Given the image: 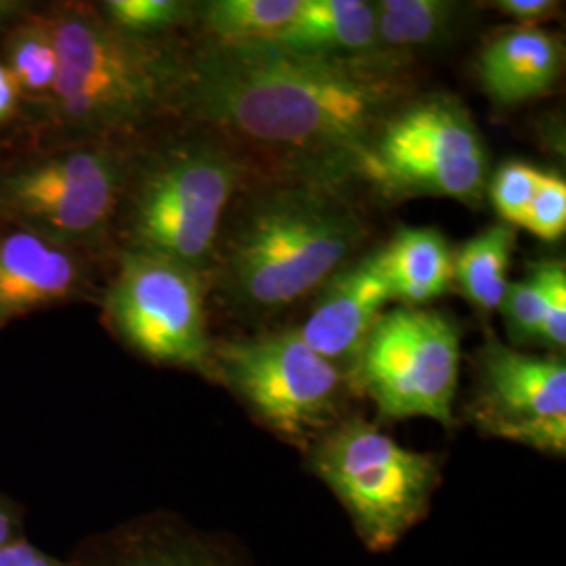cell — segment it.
Wrapping results in <instances>:
<instances>
[{"instance_id": "6da1fadb", "label": "cell", "mask_w": 566, "mask_h": 566, "mask_svg": "<svg viewBox=\"0 0 566 566\" xmlns=\"http://www.w3.org/2000/svg\"><path fill=\"white\" fill-rule=\"evenodd\" d=\"M401 60L338 57L280 42H217L189 70V99L235 149L271 156L301 179L364 177L374 139L407 102Z\"/></svg>"}, {"instance_id": "7a4b0ae2", "label": "cell", "mask_w": 566, "mask_h": 566, "mask_svg": "<svg viewBox=\"0 0 566 566\" xmlns=\"http://www.w3.org/2000/svg\"><path fill=\"white\" fill-rule=\"evenodd\" d=\"M367 240V224L336 182L292 177L238 208L221 250V283L233 306L271 317L319 290Z\"/></svg>"}, {"instance_id": "3957f363", "label": "cell", "mask_w": 566, "mask_h": 566, "mask_svg": "<svg viewBox=\"0 0 566 566\" xmlns=\"http://www.w3.org/2000/svg\"><path fill=\"white\" fill-rule=\"evenodd\" d=\"M61 116L82 128L122 130L154 116L182 84L179 63L160 46L86 13L53 30Z\"/></svg>"}, {"instance_id": "277c9868", "label": "cell", "mask_w": 566, "mask_h": 566, "mask_svg": "<svg viewBox=\"0 0 566 566\" xmlns=\"http://www.w3.org/2000/svg\"><path fill=\"white\" fill-rule=\"evenodd\" d=\"M308 470L343 504L369 552L397 546L428 514L441 460L399 446L378 426L348 413L304 451Z\"/></svg>"}, {"instance_id": "5b68a950", "label": "cell", "mask_w": 566, "mask_h": 566, "mask_svg": "<svg viewBox=\"0 0 566 566\" xmlns=\"http://www.w3.org/2000/svg\"><path fill=\"white\" fill-rule=\"evenodd\" d=\"M212 378L254 422L306 451L348 416L350 376L317 355L296 327L212 344Z\"/></svg>"}, {"instance_id": "8992f818", "label": "cell", "mask_w": 566, "mask_h": 566, "mask_svg": "<svg viewBox=\"0 0 566 566\" xmlns=\"http://www.w3.org/2000/svg\"><path fill=\"white\" fill-rule=\"evenodd\" d=\"M221 143L182 145L145 172L130 214L135 252L198 273L217 259L224 212L245 179L242 154Z\"/></svg>"}, {"instance_id": "52a82bcc", "label": "cell", "mask_w": 566, "mask_h": 566, "mask_svg": "<svg viewBox=\"0 0 566 566\" xmlns=\"http://www.w3.org/2000/svg\"><path fill=\"white\" fill-rule=\"evenodd\" d=\"M386 198L434 196L481 206L485 142L464 103L449 95L405 102L380 126L364 168Z\"/></svg>"}, {"instance_id": "ba28073f", "label": "cell", "mask_w": 566, "mask_h": 566, "mask_svg": "<svg viewBox=\"0 0 566 566\" xmlns=\"http://www.w3.org/2000/svg\"><path fill=\"white\" fill-rule=\"evenodd\" d=\"M462 343L455 322L426 306L386 311L350 369L355 395L376 405L385 422L428 418L455 426Z\"/></svg>"}, {"instance_id": "9c48e42d", "label": "cell", "mask_w": 566, "mask_h": 566, "mask_svg": "<svg viewBox=\"0 0 566 566\" xmlns=\"http://www.w3.org/2000/svg\"><path fill=\"white\" fill-rule=\"evenodd\" d=\"M109 322L139 355L212 378L202 273L145 252H126L107 294Z\"/></svg>"}, {"instance_id": "30bf717a", "label": "cell", "mask_w": 566, "mask_h": 566, "mask_svg": "<svg viewBox=\"0 0 566 566\" xmlns=\"http://www.w3.org/2000/svg\"><path fill=\"white\" fill-rule=\"evenodd\" d=\"M465 416L486 437L565 458V357L533 355L489 336L476 355Z\"/></svg>"}, {"instance_id": "8fae6325", "label": "cell", "mask_w": 566, "mask_h": 566, "mask_svg": "<svg viewBox=\"0 0 566 566\" xmlns=\"http://www.w3.org/2000/svg\"><path fill=\"white\" fill-rule=\"evenodd\" d=\"M120 168L97 149H82L21 170L7 181V200L32 223L60 238H88L112 219Z\"/></svg>"}, {"instance_id": "7c38bea8", "label": "cell", "mask_w": 566, "mask_h": 566, "mask_svg": "<svg viewBox=\"0 0 566 566\" xmlns=\"http://www.w3.org/2000/svg\"><path fill=\"white\" fill-rule=\"evenodd\" d=\"M395 301L385 248L344 264L319 287L308 317L296 332L304 343L350 376L367 334Z\"/></svg>"}, {"instance_id": "4fadbf2b", "label": "cell", "mask_w": 566, "mask_h": 566, "mask_svg": "<svg viewBox=\"0 0 566 566\" xmlns=\"http://www.w3.org/2000/svg\"><path fill=\"white\" fill-rule=\"evenodd\" d=\"M72 566H248L238 547L172 516H147L120 526Z\"/></svg>"}, {"instance_id": "5bb4252c", "label": "cell", "mask_w": 566, "mask_h": 566, "mask_svg": "<svg viewBox=\"0 0 566 566\" xmlns=\"http://www.w3.org/2000/svg\"><path fill=\"white\" fill-rule=\"evenodd\" d=\"M565 49L552 32L521 25L483 46L476 72L486 95L500 105H516L546 95L563 72Z\"/></svg>"}, {"instance_id": "9a60e30c", "label": "cell", "mask_w": 566, "mask_h": 566, "mask_svg": "<svg viewBox=\"0 0 566 566\" xmlns=\"http://www.w3.org/2000/svg\"><path fill=\"white\" fill-rule=\"evenodd\" d=\"M76 280L74 259L42 235L0 238V322L70 296Z\"/></svg>"}, {"instance_id": "2e32d148", "label": "cell", "mask_w": 566, "mask_h": 566, "mask_svg": "<svg viewBox=\"0 0 566 566\" xmlns=\"http://www.w3.org/2000/svg\"><path fill=\"white\" fill-rule=\"evenodd\" d=\"M271 41L317 55L382 53L376 39L374 4L364 0H303L296 18Z\"/></svg>"}, {"instance_id": "e0dca14e", "label": "cell", "mask_w": 566, "mask_h": 566, "mask_svg": "<svg viewBox=\"0 0 566 566\" xmlns=\"http://www.w3.org/2000/svg\"><path fill=\"white\" fill-rule=\"evenodd\" d=\"M385 263L392 296L405 306H424L453 283V252L446 235L430 227L401 229L385 245Z\"/></svg>"}, {"instance_id": "ac0fdd59", "label": "cell", "mask_w": 566, "mask_h": 566, "mask_svg": "<svg viewBox=\"0 0 566 566\" xmlns=\"http://www.w3.org/2000/svg\"><path fill=\"white\" fill-rule=\"evenodd\" d=\"M376 13L378 49L403 57L405 51L441 46L464 23V4L446 0H380Z\"/></svg>"}, {"instance_id": "d6986e66", "label": "cell", "mask_w": 566, "mask_h": 566, "mask_svg": "<svg viewBox=\"0 0 566 566\" xmlns=\"http://www.w3.org/2000/svg\"><path fill=\"white\" fill-rule=\"evenodd\" d=\"M516 229L506 223L486 227L453 254V282L479 311H497L506 294Z\"/></svg>"}, {"instance_id": "ffe728a7", "label": "cell", "mask_w": 566, "mask_h": 566, "mask_svg": "<svg viewBox=\"0 0 566 566\" xmlns=\"http://www.w3.org/2000/svg\"><path fill=\"white\" fill-rule=\"evenodd\" d=\"M303 0H214L202 7L217 42L271 41L301 11Z\"/></svg>"}, {"instance_id": "44dd1931", "label": "cell", "mask_w": 566, "mask_h": 566, "mask_svg": "<svg viewBox=\"0 0 566 566\" xmlns=\"http://www.w3.org/2000/svg\"><path fill=\"white\" fill-rule=\"evenodd\" d=\"M4 67L18 91H51L57 76V49L53 32L39 25L20 30L9 42Z\"/></svg>"}, {"instance_id": "7402d4cb", "label": "cell", "mask_w": 566, "mask_h": 566, "mask_svg": "<svg viewBox=\"0 0 566 566\" xmlns=\"http://www.w3.org/2000/svg\"><path fill=\"white\" fill-rule=\"evenodd\" d=\"M506 322L510 346L539 344L544 315V271L535 264L525 280L507 283L506 294L497 308Z\"/></svg>"}, {"instance_id": "603a6c76", "label": "cell", "mask_w": 566, "mask_h": 566, "mask_svg": "<svg viewBox=\"0 0 566 566\" xmlns=\"http://www.w3.org/2000/svg\"><path fill=\"white\" fill-rule=\"evenodd\" d=\"M542 170L531 164L510 160L500 166V170L493 175V179L486 187L489 200L497 210L502 223L510 227H521L526 208L535 193V187L539 181Z\"/></svg>"}, {"instance_id": "cb8c5ba5", "label": "cell", "mask_w": 566, "mask_h": 566, "mask_svg": "<svg viewBox=\"0 0 566 566\" xmlns=\"http://www.w3.org/2000/svg\"><path fill=\"white\" fill-rule=\"evenodd\" d=\"M521 227L544 242L563 240L566 231V182L563 177L542 170Z\"/></svg>"}, {"instance_id": "d4e9b609", "label": "cell", "mask_w": 566, "mask_h": 566, "mask_svg": "<svg viewBox=\"0 0 566 566\" xmlns=\"http://www.w3.org/2000/svg\"><path fill=\"white\" fill-rule=\"evenodd\" d=\"M105 13L122 32L142 36L179 23L187 4L177 0H109L105 2Z\"/></svg>"}, {"instance_id": "484cf974", "label": "cell", "mask_w": 566, "mask_h": 566, "mask_svg": "<svg viewBox=\"0 0 566 566\" xmlns=\"http://www.w3.org/2000/svg\"><path fill=\"white\" fill-rule=\"evenodd\" d=\"M544 271V315L539 344L558 355L566 344V264L563 261L542 263Z\"/></svg>"}, {"instance_id": "4316f807", "label": "cell", "mask_w": 566, "mask_h": 566, "mask_svg": "<svg viewBox=\"0 0 566 566\" xmlns=\"http://www.w3.org/2000/svg\"><path fill=\"white\" fill-rule=\"evenodd\" d=\"M493 7L510 18L521 21L523 25H531V23L554 18L560 4L554 0H497L493 2Z\"/></svg>"}, {"instance_id": "83f0119b", "label": "cell", "mask_w": 566, "mask_h": 566, "mask_svg": "<svg viewBox=\"0 0 566 566\" xmlns=\"http://www.w3.org/2000/svg\"><path fill=\"white\" fill-rule=\"evenodd\" d=\"M0 566H67L57 558L44 554L23 539H11L7 546L0 547Z\"/></svg>"}, {"instance_id": "f1b7e54d", "label": "cell", "mask_w": 566, "mask_h": 566, "mask_svg": "<svg viewBox=\"0 0 566 566\" xmlns=\"http://www.w3.org/2000/svg\"><path fill=\"white\" fill-rule=\"evenodd\" d=\"M18 86L13 78L9 76L7 67L0 63V122L7 120L18 102Z\"/></svg>"}, {"instance_id": "f546056e", "label": "cell", "mask_w": 566, "mask_h": 566, "mask_svg": "<svg viewBox=\"0 0 566 566\" xmlns=\"http://www.w3.org/2000/svg\"><path fill=\"white\" fill-rule=\"evenodd\" d=\"M13 539V525H11V516L9 512H4L0 507V547L7 546Z\"/></svg>"}]
</instances>
